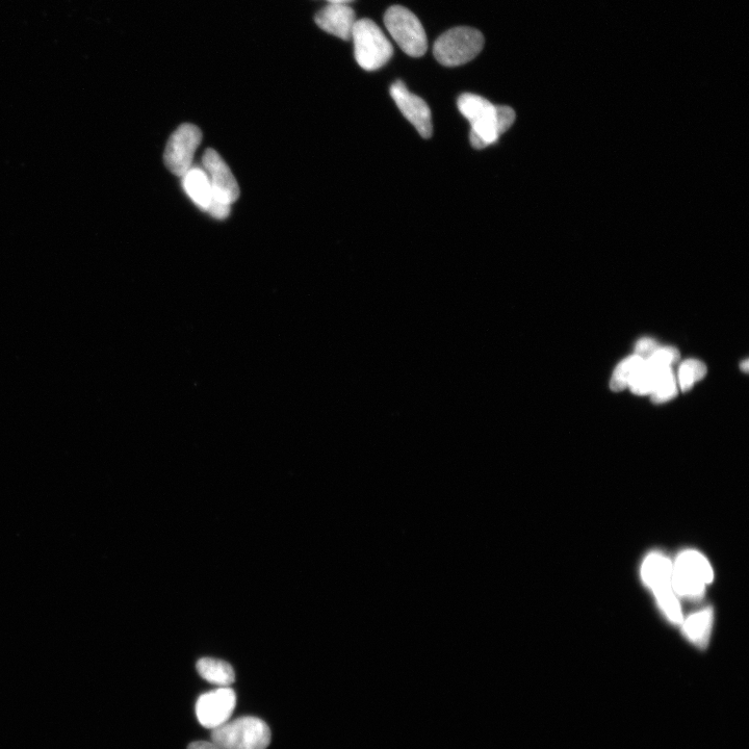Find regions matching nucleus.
Here are the masks:
<instances>
[{"instance_id":"obj_1","label":"nucleus","mask_w":749,"mask_h":749,"mask_svg":"<svg viewBox=\"0 0 749 749\" xmlns=\"http://www.w3.org/2000/svg\"><path fill=\"white\" fill-rule=\"evenodd\" d=\"M460 113L471 124V144L483 149L498 142L515 121V113L509 107L495 106L486 98L466 93L457 101Z\"/></svg>"},{"instance_id":"obj_2","label":"nucleus","mask_w":749,"mask_h":749,"mask_svg":"<svg viewBox=\"0 0 749 749\" xmlns=\"http://www.w3.org/2000/svg\"><path fill=\"white\" fill-rule=\"evenodd\" d=\"M641 578L653 591L660 609L669 621L682 625L684 616L673 586V561L661 553H651L642 563Z\"/></svg>"},{"instance_id":"obj_3","label":"nucleus","mask_w":749,"mask_h":749,"mask_svg":"<svg viewBox=\"0 0 749 749\" xmlns=\"http://www.w3.org/2000/svg\"><path fill=\"white\" fill-rule=\"evenodd\" d=\"M713 579V568L700 552L684 551L673 562V586L678 598L701 599Z\"/></svg>"},{"instance_id":"obj_4","label":"nucleus","mask_w":749,"mask_h":749,"mask_svg":"<svg viewBox=\"0 0 749 749\" xmlns=\"http://www.w3.org/2000/svg\"><path fill=\"white\" fill-rule=\"evenodd\" d=\"M354 56L358 65L375 71L390 62L394 48L378 25L370 19L357 20L352 32Z\"/></svg>"},{"instance_id":"obj_5","label":"nucleus","mask_w":749,"mask_h":749,"mask_svg":"<svg viewBox=\"0 0 749 749\" xmlns=\"http://www.w3.org/2000/svg\"><path fill=\"white\" fill-rule=\"evenodd\" d=\"M271 738L267 723L251 716L227 721L212 732V742L220 749H267Z\"/></svg>"},{"instance_id":"obj_6","label":"nucleus","mask_w":749,"mask_h":749,"mask_svg":"<svg viewBox=\"0 0 749 749\" xmlns=\"http://www.w3.org/2000/svg\"><path fill=\"white\" fill-rule=\"evenodd\" d=\"M484 37L475 29L460 27L439 37L433 54L439 64L458 67L473 61L483 49Z\"/></svg>"},{"instance_id":"obj_7","label":"nucleus","mask_w":749,"mask_h":749,"mask_svg":"<svg viewBox=\"0 0 749 749\" xmlns=\"http://www.w3.org/2000/svg\"><path fill=\"white\" fill-rule=\"evenodd\" d=\"M385 28L404 53L421 58L428 49V39L419 18L408 9L394 6L384 15Z\"/></svg>"},{"instance_id":"obj_8","label":"nucleus","mask_w":749,"mask_h":749,"mask_svg":"<svg viewBox=\"0 0 749 749\" xmlns=\"http://www.w3.org/2000/svg\"><path fill=\"white\" fill-rule=\"evenodd\" d=\"M202 140L200 129L183 124L171 136L165 151V164L177 176H184L193 166L195 152Z\"/></svg>"},{"instance_id":"obj_9","label":"nucleus","mask_w":749,"mask_h":749,"mask_svg":"<svg viewBox=\"0 0 749 749\" xmlns=\"http://www.w3.org/2000/svg\"><path fill=\"white\" fill-rule=\"evenodd\" d=\"M236 705V692L229 687H220L199 697L196 715L202 727L213 731L229 721Z\"/></svg>"},{"instance_id":"obj_10","label":"nucleus","mask_w":749,"mask_h":749,"mask_svg":"<svg viewBox=\"0 0 749 749\" xmlns=\"http://www.w3.org/2000/svg\"><path fill=\"white\" fill-rule=\"evenodd\" d=\"M391 95L404 117L416 127L424 139L433 134L432 115L425 100L412 94L405 84L397 81L391 87Z\"/></svg>"},{"instance_id":"obj_11","label":"nucleus","mask_w":749,"mask_h":749,"mask_svg":"<svg viewBox=\"0 0 749 749\" xmlns=\"http://www.w3.org/2000/svg\"><path fill=\"white\" fill-rule=\"evenodd\" d=\"M202 164L203 170L209 176L214 196L230 205L234 204L240 197V188L220 154L214 149L206 150Z\"/></svg>"},{"instance_id":"obj_12","label":"nucleus","mask_w":749,"mask_h":749,"mask_svg":"<svg viewBox=\"0 0 749 749\" xmlns=\"http://www.w3.org/2000/svg\"><path fill=\"white\" fill-rule=\"evenodd\" d=\"M316 23L324 32L349 41L356 23L354 11L348 5L329 4L316 15Z\"/></svg>"},{"instance_id":"obj_13","label":"nucleus","mask_w":749,"mask_h":749,"mask_svg":"<svg viewBox=\"0 0 749 749\" xmlns=\"http://www.w3.org/2000/svg\"><path fill=\"white\" fill-rule=\"evenodd\" d=\"M184 189L199 209L208 212L214 199L208 174L201 168L192 167L184 176Z\"/></svg>"},{"instance_id":"obj_14","label":"nucleus","mask_w":749,"mask_h":749,"mask_svg":"<svg viewBox=\"0 0 749 749\" xmlns=\"http://www.w3.org/2000/svg\"><path fill=\"white\" fill-rule=\"evenodd\" d=\"M713 618V610L711 608H705L692 613L686 619H683L682 626L684 634L697 647L705 648L711 634Z\"/></svg>"},{"instance_id":"obj_15","label":"nucleus","mask_w":749,"mask_h":749,"mask_svg":"<svg viewBox=\"0 0 749 749\" xmlns=\"http://www.w3.org/2000/svg\"><path fill=\"white\" fill-rule=\"evenodd\" d=\"M196 667L202 679L220 687H229L236 680L234 668L222 660L203 658Z\"/></svg>"},{"instance_id":"obj_16","label":"nucleus","mask_w":749,"mask_h":749,"mask_svg":"<svg viewBox=\"0 0 749 749\" xmlns=\"http://www.w3.org/2000/svg\"><path fill=\"white\" fill-rule=\"evenodd\" d=\"M644 364V360L637 355H632L622 361L612 375L610 389L613 392H622L629 386L630 381Z\"/></svg>"},{"instance_id":"obj_17","label":"nucleus","mask_w":749,"mask_h":749,"mask_svg":"<svg viewBox=\"0 0 749 749\" xmlns=\"http://www.w3.org/2000/svg\"><path fill=\"white\" fill-rule=\"evenodd\" d=\"M707 375V367L700 360L688 359L684 361L679 370V386L686 393L692 389L697 381H701Z\"/></svg>"},{"instance_id":"obj_18","label":"nucleus","mask_w":749,"mask_h":749,"mask_svg":"<svg viewBox=\"0 0 749 749\" xmlns=\"http://www.w3.org/2000/svg\"><path fill=\"white\" fill-rule=\"evenodd\" d=\"M677 395L678 382L673 368H670L659 381L655 391L651 394V398L655 404H662L673 400Z\"/></svg>"},{"instance_id":"obj_19","label":"nucleus","mask_w":749,"mask_h":749,"mask_svg":"<svg viewBox=\"0 0 749 749\" xmlns=\"http://www.w3.org/2000/svg\"><path fill=\"white\" fill-rule=\"evenodd\" d=\"M680 358V353L678 349L674 347H664L659 348L653 356H651L648 360H644L645 364L648 366L655 368V369H665L670 368L674 364L677 363V361Z\"/></svg>"},{"instance_id":"obj_20","label":"nucleus","mask_w":749,"mask_h":749,"mask_svg":"<svg viewBox=\"0 0 749 749\" xmlns=\"http://www.w3.org/2000/svg\"><path fill=\"white\" fill-rule=\"evenodd\" d=\"M660 348L659 344L650 338H644L638 341L635 347V355L643 360H648Z\"/></svg>"},{"instance_id":"obj_21","label":"nucleus","mask_w":749,"mask_h":749,"mask_svg":"<svg viewBox=\"0 0 749 749\" xmlns=\"http://www.w3.org/2000/svg\"><path fill=\"white\" fill-rule=\"evenodd\" d=\"M188 749H220L212 741H196L189 745Z\"/></svg>"},{"instance_id":"obj_22","label":"nucleus","mask_w":749,"mask_h":749,"mask_svg":"<svg viewBox=\"0 0 749 749\" xmlns=\"http://www.w3.org/2000/svg\"><path fill=\"white\" fill-rule=\"evenodd\" d=\"M327 2L333 5H348L353 2V0H327Z\"/></svg>"},{"instance_id":"obj_23","label":"nucleus","mask_w":749,"mask_h":749,"mask_svg":"<svg viewBox=\"0 0 749 749\" xmlns=\"http://www.w3.org/2000/svg\"><path fill=\"white\" fill-rule=\"evenodd\" d=\"M748 367V359H745L741 364V370H743L745 373H748Z\"/></svg>"}]
</instances>
